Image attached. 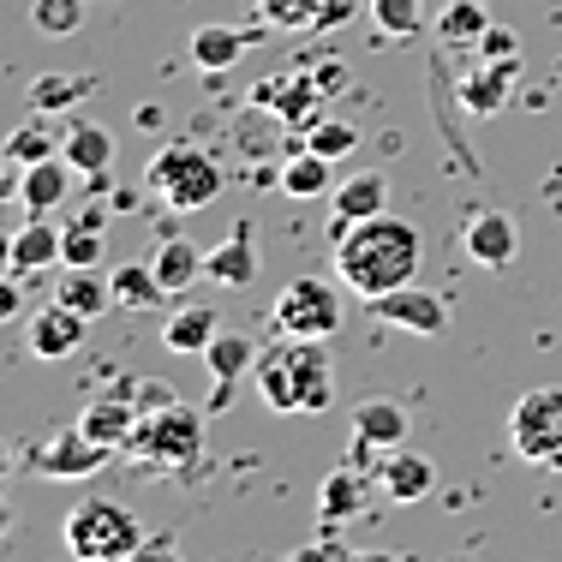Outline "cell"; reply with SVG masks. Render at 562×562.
<instances>
[{"instance_id": "6", "label": "cell", "mask_w": 562, "mask_h": 562, "mask_svg": "<svg viewBox=\"0 0 562 562\" xmlns=\"http://www.w3.org/2000/svg\"><path fill=\"white\" fill-rule=\"evenodd\" d=\"M126 449H138L150 467H162V473H186V467L204 454V413L186 407V401H173V407H156L144 413L138 437H132Z\"/></svg>"}, {"instance_id": "18", "label": "cell", "mask_w": 562, "mask_h": 562, "mask_svg": "<svg viewBox=\"0 0 562 562\" xmlns=\"http://www.w3.org/2000/svg\"><path fill=\"white\" fill-rule=\"evenodd\" d=\"M383 485H371L366 473H359V461L353 467H336V473L317 485V515L329 520V527H341V520H359L371 508V497H378Z\"/></svg>"}, {"instance_id": "25", "label": "cell", "mask_w": 562, "mask_h": 562, "mask_svg": "<svg viewBox=\"0 0 562 562\" xmlns=\"http://www.w3.org/2000/svg\"><path fill=\"white\" fill-rule=\"evenodd\" d=\"M60 144H66V126H55V114H36L24 126H12V138H7V162L12 168H31V162H48V156H60Z\"/></svg>"}, {"instance_id": "32", "label": "cell", "mask_w": 562, "mask_h": 562, "mask_svg": "<svg viewBox=\"0 0 562 562\" xmlns=\"http://www.w3.org/2000/svg\"><path fill=\"white\" fill-rule=\"evenodd\" d=\"M85 7L90 0H31V31L48 43H66V36L85 31Z\"/></svg>"}, {"instance_id": "15", "label": "cell", "mask_w": 562, "mask_h": 562, "mask_svg": "<svg viewBox=\"0 0 562 562\" xmlns=\"http://www.w3.org/2000/svg\"><path fill=\"white\" fill-rule=\"evenodd\" d=\"M72 162L66 156H48V162H31L19 168V180H12V198H19L24 216H55V210L66 204V192H72Z\"/></svg>"}, {"instance_id": "4", "label": "cell", "mask_w": 562, "mask_h": 562, "mask_svg": "<svg viewBox=\"0 0 562 562\" xmlns=\"http://www.w3.org/2000/svg\"><path fill=\"white\" fill-rule=\"evenodd\" d=\"M144 186L162 198L173 216H198V210H210L222 198L227 173H222L216 156H204L198 144H168L150 162V173H144Z\"/></svg>"}, {"instance_id": "19", "label": "cell", "mask_w": 562, "mask_h": 562, "mask_svg": "<svg viewBox=\"0 0 562 562\" xmlns=\"http://www.w3.org/2000/svg\"><path fill=\"white\" fill-rule=\"evenodd\" d=\"M78 425H85L102 449H126L132 437H138L144 413H138V401H132V390H126V395H97L85 413H78Z\"/></svg>"}, {"instance_id": "21", "label": "cell", "mask_w": 562, "mask_h": 562, "mask_svg": "<svg viewBox=\"0 0 562 562\" xmlns=\"http://www.w3.org/2000/svg\"><path fill=\"white\" fill-rule=\"evenodd\" d=\"M515 78H520V60H479L473 72L461 78V109L479 114V120L503 114V102H508V90H515Z\"/></svg>"}, {"instance_id": "44", "label": "cell", "mask_w": 562, "mask_h": 562, "mask_svg": "<svg viewBox=\"0 0 562 562\" xmlns=\"http://www.w3.org/2000/svg\"><path fill=\"white\" fill-rule=\"evenodd\" d=\"M336 562H347V551H341V557H336Z\"/></svg>"}, {"instance_id": "33", "label": "cell", "mask_w": 562, "mask_h": 562, "mask_svg": "<svg viewBox=\"0 0 562 562\" xmlns=\"http://www.w3.org/2000/svg\"><path fill=\"white\" fill-rule=\"evenodd\" d=\"M491 31V12H485V0H449L443 12H437V36L443 43H479V36Z\"/></svg>"}, {"instance_id": "29", "label": "cell", "mask_w": 562, "mask_h": 562, "mask_svg": "<svg viewBox=\"0 0 562 562\" xmlns=\"http://www.w3.org/2000/svg\"><path fill=\"white\" fill-rule=\"evenodd\" d=\"M90 90H97V72H43L31 85V109L36 114H72Z\"/></svg>"}, {"instance_id": "27", "label": "cell", "mask_w": 562, "mask_h": 562, "mask_svg": "<svg viewBox=\"0 0 562 562\" xmlns=\"http://www.w3.org/2000/svg\"><path fill=\"white\" fill-rule=\"evenodd\" d=\"M109 288H114V305H120V312H156V305L168 300L156 263H114V270H109Z\"/></svg>"}, {"instance_id": "14", "label": "cell", "mask_w": 562, "mask_h": 562, "mask_svg": "<svg viewBox=\"0 0 562 562\" xmlns=\"http://www.w3.org/2000/svg\"><path fill=\"white\" fill-rule=\"evenodd\" d=\"M407 443V407L401 401H359L353 407V461H371V454H390Z\"/></svg>"}, {"instance_id": "7", "label": "cell", "mask_w": 562, "mask_h": 562, "mask_svg": "<svg viewBox=\"0 0 562 562\" xmlns=\"http://www.w3.org/2000/svg\"><path fill=\"white\" fill-rule=\"evenodd\" d=\"M508 443H515L520 461L532 467H557L562 473V383H544V390H527L508 413Z\"/></svg>"}, {"instance_id": "30", "label": "cell", "mask_w": 562, "mask_h": 562, "mask_svg": "<svg viewBox=\"0 0 562 562\" xmlns=\"http://www.w3.org/2000/svg\"><path fill=\"white\" fill-rule=\"evenodd\" d=\"M55 300L72 305V312H85V317H102L114 305V288H109V276H97V270H66V263H60Z\"/></svg>"}, {"instance_id": "37", "label": "cell", "mask_w": 562, "mask_h": 562, "mask_svg": "<svg viewBox=\"0 0 562 562\" xmlns=\"http://www.w3.org/2000/svg\"><path fill=\"white\" fill-rule=\"evenodd\" d=\"M479 60H520V48H515V36L503 31V24H491L485 36H479Z\"/></svg>"}, {"instance_id": "39", "label": "cell", "mask_w": 562, "mask_h": 562, "mask_svg": "<svg viewBox=\"0 0 562 562\" xmlns=\"http://www.w3.org/2000/svg\"><path fill=\"white\" fill-rule=\"evenodd\" d=\"M359 12V0H317V31H341Z\"/></svg>"}, {"instance_id": "26", "label": "cell", "mask_w": 562, "mask_h": 562, "mask_svg": "<svg viewBox=\"0 0 562 562\" xmlns=\"http://www.w3.org/2000/svg\"><path fill=\"white\" fill-rule=\"evenodd\" d=\"M150 263H156V276H162L168 293H186L198 276H210V251H198L192 239H180V234H168L162 246L150 251Z\"/></svg>"}, {"instance_id": "23", "label": "cell", "mask_w": 562, "mask_h": 562, "mask_svg": "<svg viewBox=\"0 0 562 562\" xmlns=\"http://www.w3.org/2000/svg\"><path fill=\"white\" fill-rule=\"evenodd\" d=\"M246 43L251 36H239V24H198L186 55H192L198 72H234L239 55H246Z\"/></svg>"}, {"instance_id": "2", "label": "cell", "mask_w": 562, "mask_h": 562, "mask_svg": "<svg viewBox=\"0 0 562 562\" xmlns=\"http://www.w3.org/2000/svg\"><path fill=\"white\" fill-rule=\"evenodd\" d=\"M251 383H258L263 407L281 413V419H288V413H324L329 401H336V378H329L324 341L281 336L276 347H263V353H258Z\"/></svg>"}, {"instance_id": "20", "label": "cell", "mask_w": 562, "mask_h": 562, "mask_svg": "<svg viewBox=\"0 0 562 562\" xmlns=\"http://www.w3.org/2000/svg\"><path fill=\"white\" fill-rule=\"evenodd\" d=\"M60 263L66 270H102L109 263V216L102 210H78L60 222Z\"/></svg>"}, {"instance_id": "38", "label": "cell", "mask_w": 562, "mask_h": 562, "mask_svg": "<svg viewBox=\"0 0 562 562\" xmlns=\"http://www.w3.org/2000/svg\"><path fill=\"white\" fill-rule=\"evenodd\" d=\"M126 562H186V557H180V544H173L168 532H150V539H144Z\"/></svg>"}, {"instance_id": "17", "label": "cell", "mask_w": 562, "mask_h": 562, "mask_svg": "<svg viewBox=\"0 0 562 562\" xmlns=\"http://www.w3.org/2000/svg\"><path fill=\"white\" fill-rule=\"evenodd\" d=\"M60 156L85 173L90 186H109V168H114V132L97 126V120H66V144Z\"/></svg>"}, {"instance_id": "34", "label": "cell", "mask_w": 562, "mask_h": 562, "mask_svg": "<svg viewBox=\"0 0 562 562\" xmlns=\"http://www.w3.org/2000/svg\"><path fill=\"white\" fill-rule=\"evenodd\" d=\"M371 24H378L390 43H413L425 31V7L419 0H371Z\"/></svg>"}, {"instance_id": "28", "label": "cell", "mask_w": 562, "mask_h": 562, "mask_svg": "<svg viewBox=\"0 0 562 562\" xmlns=\"http://www.w3.org/2000/svg\"><path fill=\"white\" fill-rule=\"evenodd\" d=\"M216 336H222V324H216L210 305H186V312H173L162 324V347H168V353H198V359H204V347Z\"/></svg>"}, {"instance_id": "8", "label": "cell", "mask_w": 562, "mask_h": 562, "mask_svg": "<svg viewBox=\"0 0 562 562\" xmlns=\"http://www.w3.org/2000/svg\"><path fill=\"white\" fill-rule=\"evenodd\" d=\"M109 454L114 449H102L85 425H66L48 443H36V473L55 479V485H72V479H97L102 467H109Z\"/></svg>"}, {"instance_id": "22", "label": "cell", "mask_w": 562, "mask_h": 562, "mask_svg": "<svg viewBox=\"0 0 562 562\" xmlns=\"http://www.w3.org/2000/svg\"><path fill=\"white\" fill-rule=\"evenodd\" d=\"M48 263H60V227L48 222V216H31L19 227V234L7 239V276H36V270H48Z\"/></svg>"}, {"instance_id": "16", "label": "cell", "mask_w": 562, "mask_h": 562, "mask_svg": "<svg viewBox=\"0 0 562 562\" xmlns=\"http://www.w3.org/2000/svg\"><path fill=\"white\" fill-rule=\"evenodd\" d=\"M378 485H383V497H390V503H425L437 491V467H431V454H419V449L401 443V449L383 454Z\"/></svg>"}, {"instance_id": "40", "label": "cell", "mask_w": 562, "mask_h": 562, "mask_svg": "<svg viewBox=\"0 0 562 562\" xmlns=\"http://www.w3.org/2000/svg\"><path fill=\"white\" fill-rule=\"evenodd\" d=\"M126 390H132V401H138V413L144 407H173V401H180L168 383H126Z\"/></svg>"}, {"instance_id": "43", "label": "cell", "mask_w": 562, "mask_h": 562, "mask_svg": "<svg viewBox=\"0 0 562 562\" xmlns=\"http://www.w3.org/2000/svg\"><path fill=\"white\" fill-rule=\"evenodd\" d=\"M0 317H19V276L0 288Z\"/></svg>"}, {"instance_id": "1", "label": "cell", "mask_w": 562, "mask_h": 562, "mask_svg": "<svg viewBox=\"0 0 562 562\" xmlns=\"http://www.w3.org/2000/svg\"><path fill=\"white\" fill-rule=\"evenodd\" d=\"M419 258H425V239L413 222L401 216H371V222H353L347 234L336 239V276L347 293L359 300H383V293L407 288L419 276Z\"/></svg>"}, {"instance_id": "42", "label": "cell", "mask_w": 562, "mask_h": 562, "mask_svg": "<svg viewBox=\"0 0 562 562\" xmlns=\"http://www.w3.org/2000/svg\"><path fill=\"white\" fill-rule=\"evenodd\" d=\"M341 551H329V544H305V551H293L288 562H336Z\"/></svg>"}, {"instance_id": "36", "label": "cell", "mask_w": 562, "mask_h": 562, "mask_svg": "<svg viewBox=\"0 0 562 562\" xmlns=\"http://www.w3.org/2000/svg\"><path fill=\"white\" fill-rule=\"evenodd\" d=\"M263 31H317V0H251Z\"/></svg>"}, {"instance_id": "24", "label": "cell", "mask_w": 562, "mask_h": 562, "mask_svg": "<svg viewBox=\"0 0 562 562\" xmlns=\"http://www.w3.org/2000/svg\"><path fill=\"white\" fill-rule=\"evenodd\" d=\"M251 276H258V239L239 222L222 246H210V281H216V288H246Z\"/></svg>"}, {"instance_id": "13", "label": "cell", "mask_w": 562, "mask_h": 562, "mask_svg": "<svg viewBox=\"0 0 562 562\" xmlns=\"http://www.w3.org/2000/svg\"><path fill=\"white\" fill-rule=\"evenodd\" d=\"M258 353H263V347L251 341L246 329H222V336L204 347L210 383H216V395H210V413H222V407H227V395L239 390V378H251V371H258Z\"/></svg>"}, {"instance_id": "41", "label": "cell", "mask_w": 562, "mask_h": 562, "mask_svg": "<svg viewBox=\"0 0 562 562\" xmlns=\"http://www.w3.org/2000/svg\"><path fill=\"white\" fill-rule=\"evenodd\" d=\"M347 562H413L407 551H347Z\"/></svg>"}, {"instance_id": "35", "label": "cell", "mask_w": 562, "mask_h": 562, "mask_svg": "<svg viewBox=\"0 0 562 562\" xmlns=\"http://www.w3.org/2000/svg\"><path fill=\"white\" fill-rule=\"evenodd\" d=\"M305 150H317V156H329V162H341V156L359 150V126H353V120H324V114H317L312 126H305Z\"/></svg>"}, {"instance_id": "10", "label": "cell", "mask_w": 562, "mask_h": 562, "mask_svg": "<svg viewBox=\"0 0 562 562\" xmlns=\"http://www.w3.org/2000/svg\"><path fill=\"white\" fill-rule=\"evenodd\" d=\"M390 210V173L383 168H359L336 180V192H329V239H341L353 222H371Z\"/></svg>"}, {"instance_id": "12", "label": "cell", "mask_w": 562, "mask_h": 562, "mask_svg": "<svg viewBox=\"0 0 562 562\" xmlns=\"http://www.w3.org/2000/svg\"><path fill=\"white\" fill-rule=\"evenodd\" d=\"M371 312L383 317V324H395V329H407V336H449V305L437 300V293H425V288H395V293H383V300H371Z\"/></svg>"}, {"instance_id": "3", "label": "cell", "mask_w": 562, "mask_h": 562, "mask_svg": "<svg viewBox=\"0 0 562 562\" xmlns=\"http://www.w3.org/2000/svg\"><path fill=\"white\" fill-rule=\"evenodd\" d=\"M60 539H66V551H72L78 562H126L150 532H144V520L132 515L126 503L90 497V503H78L72 515L60 520Z\"/></svg>"}, {"instance_id": "31", "label": "cell", "mask_w": 562, "mask_h": 562, "mask_svg": "<svg viewBox=\"0 0 562 562\" xmlns=\"http://www.w3.org/2000/svg\"><path fill=\"white\" fill-rule=\"evenodd\" d=\"M281 192L288 198H329L336 192V162L317 156V150L288 156V168H281Z\"/></svg>"}, {"instance_id": "9", "label": "cell", "mask_w": 562, "mask_h": 562, "mask_svg": "<svg viewBox=\"0 0 562 562\" xmlns=\"http://www.w3.org/2000/svg\"><path fill=\"white\" fill-rule=\"evenodd\" d=\"M461 251H467V263L503 276L508 263L520 258V222L508 216V210H473V216L461 222Z\"/></svg>"}, {"instance_id": "5", "label": "cell", "mask_w": 562, "mask_h": 562, "mask_svg": "<svg viewBox=\"0 0 562 562\" xmlns=\"http://www.w3.org/2000/svg\"><path fill=\"white\" fill-rule=\"evenodd\" d=\"M270 324L293 341H329V336H341L347 312H341V293L329 288L324 276H293L288 288L276 293Z\"/></svg>"}, {"instance_id": "11", "label": "cell", "mask_w": 562, "mask_h": 562, "mask_svg": "<svg viewBox=\"0 0 562 562\" xmlns=\"http://www.w3.org/2000/svg\"><path fill=\"white\" fill-rule=\"evenodd\" d=\"M85 329H90V317H85V312H72V305L48 300L43 312L31 317L24 341H31V353L43 359V366H60V359H72L78 347H85Z\"/></svg>"}]
</instances>
